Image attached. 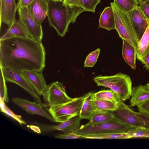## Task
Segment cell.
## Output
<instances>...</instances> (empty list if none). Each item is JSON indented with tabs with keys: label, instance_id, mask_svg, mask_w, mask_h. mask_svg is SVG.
I'll return each mask as SVG.
<instances>
[{
	"label": "cell",
	"instance_id": "1",
	"mask_svg": "<svg viewBox=\"0 0 149 149\" xmlns=\"http://www.w3.org/2000/svg\"><path fill=\"white\" fill-rule=\"evenodd\" d=\"M0 41V67L20 71H43L46 53L42 42L19 37Z\"/></svg>",
	"mask_w": 149,
	"mask_h": 149
},
{
	"label": "cell",
	"instance_id": "2",
	"mask_svg": "<svg viewBox=\"0 0 149 149\" xmlns=\"http://www.w3.org/2000/svg\"><path fill=\"white\" fill-rule=\"evenodd\" d=\"M85 11L76 6H64L62 1L49 0L47 16L50 26L58 36H64L70 23H74L78 15Z\"/></svg>",
	"mask_w": 149,
	"mask_h": 149
},
{
	"label": "cell",
	"instance_id": "3",
	"mask_svg": "<svg viewBox=\"0 0 149 149\" xmlns=\"http://www.w3.org/2000/svg\"><path fill=\"white\" fill-rule=\"evenodd\" d=\"M93 80L97 86L110 88L123 101L131 96L132 83L130 77L126 74L119 72L112 76L99 75Z\"/></svg>",
	"mask_w": 149,
	"mask_h": 149
},
{
	"label": "cell",
	"instance_id": "4",
	"mask_svg": "<svg viewBox=\"0 0 149 149\" xmlns=\"http://www.w3.org/2000/svg\"><path fill=\"white\" fill-rule=\"evenodd\" d=\"M110 4L114 13L116 29L119 37L130 43L136 52L139 41L129 13L121 10L113 2H111Z\"/></svg>",
	"mask_w": 149,
	"mask_h": 149
},
{
	"label": "cell",
	"instance_id": "5",
	"mask_svg": "<svg viewBox=\"0 0 149 149\" xmlns=\"http://www.w3.org/2000/svg\"><path fill=\"white\" fill-rule=\"evenodd\" d=\"M131 128L114 117L111 120L102 123L82 125L74 132L81 136L109 132L125 133Z\"/></svg>",
	"mask_w": 149,
	"mask_h": 149
},
{
	"label": "cell",
	"instance_id": "6",
	"mask_svg": "<svg viewBox=\"0 0 149 149\" xmlns=\"http://www.w3.org/2000/svg\"><path fill=\"white\" fill-rule=\"evenodd\" d=\"M84 96L76 97L71 101L49 108L48 112L55 122L61 123L79 115Z\"/></svg>",
	"mask_w": 149,
	"mask_h": 149
},
{
	"label": "cell",
	"instance_id": "7",
	"mask_svg": "<svg viewBox=\"0 0 149 149\" xmlns=\"http://www.w3.org/2000/svg\"><path fill=\"white\" fill-rule=\"evenodd\" d=\"M42 95L45 104L49 108L65 104L74 99L67 95L63 84L58 81L48 85Z\"/></svg>",
	"mask_w": 149,
	"mask_h": 149
},
{
	"label": "cell",
	"instance_id": "8",
	"mask_svg": "<svg viewBox=\"0 0 149 149\" xmlns=\"http://www.w3.org/2000/svg\"><path fill=\"white\" fill-rule=\"evenodd\" d=\"M1 68L6 82L15 83L27 91L33 98L35 102L41 103L40 95L23 75L22 71L6 68Z\"/></svg>",
	"mask_w": 149,
	"mask_h": 149
},
{
	"label": "cell",
	"instance_id": "9",
	"mask_svg": "<svg viewBox=\"0 0 149 149\" xmlns=\"http://www.w3.org/2000/svg\"><path fill=\"white\" fill-rule=\"evenodd\" d=\"M19 20L26 27L32 38L40 42L43 37L41 24H38L31 15L27 7L17 9Z\"/></svg>",
	"mask_w": 149,
	"mask_h": 149
},
{
	"label": "cell",
	"instance_id": "10",
	"mask_svg": "<svg viewBox=\"0 0 149 149\" xmlns=\"http://www.w3.org/2000/svg\"><path fill=\"white\" fill-rule=\"evenodd\" d=\"M114 117L128 125L131 127H142L136 116L134 111L132 110L121 100L115 111H109Z\"/></svg>",
	"mask_w": 149,
	"mask_h": 149
},
{
	"label": "cell",
	"instance_id": "11",
	"mask_svg": "<svg viewBox=\"0 0 149 149\" xmlns=\"http://www.w3.org/2000/svg\"><path fill=\"white\" fill-rule=\"evenodd\" d=\"M12 101L29 114L38 115L45 118L52 122H55L50 114L43 109L41 103L31 102L27 99L18 97L13 98Z\"/></svg>",
	"mask_w": 149,
	"mask_h": 149
},
{
	"label": "cell",
	"instance_id": "12",
	"mask_svg": "<svg viewBox=\"0 0 149 149\" xmlns=\"http://www.w3.org/2000/svg\"><path fill=\"white\" fill-rule=\"evenodd\" d=\"M129 13L139 41L148 27L149 20L139 6L134 8Z\"/></svg>",
	"mask_w": 149,
	"mask_h": 149
},
{
	"label": "cell",
	"instance_id": "13",
	"mask_svg": "<svg viewBox=\"0 0 149 149\" xmlns=\"http://www.w3.org/2000/svg\"><path fill=\"white\" fill-rule=\"evenodd\" d=\"M1 22L10 26L15 19L17 8L15 0H0Z\"/></svg>",
	"mask_w": 149,
	"mask_h": 149
},
{
	"label": "cell",
	"instance_id": "14",
	"mask_svg": "<svg viewBox=\"0 0 149 149\" xmlns=\"http://www.w3.org/2000/svg\"><path fill=\"white\" fill-rule=\"evenodd\" d=\"M49 0H35L28 6V10L36 22L41 24L47 16Z\"/></svg>",
	"mask_w": 149,
	"mask_h": 149
},
{
	"label": "cell",
	"instance_id": "15",
	"mask_svg": "<svg viewBox=\"0 0 149 149\" xmlns=\"http://www.w3.org/2000/svg\"><path fill=\"white\" fill-rule=\"evenodd\" d=\"M22 73L40 95H42L47 85L42 72L34 71L23 70Z\"/></svg>",
	"mask_w": 149,
	"mask_h": 149
},
{
	"label": "cell",
	"instance_id": "16",
	"mask_svg": "<svg viewBox=\"0 0 149 149\" xmlns=\"http://www.w3.org/2000/svg\"><path fill=\"white\" fill-rule=\"evenodd\" d=\"M81 119L78 116L56 125H49L44 128V131H62L64 133L74 132L80 127Z\"/></svg>",
	"mask_w": 149,
	"mask_h": 149
},
{
	"label": "cell",
	"instance_id": "17",
	"mask_svg": "<svg viewBox=\"0 0 149 149\" xmlns=\"http://www.w3.org/2000/svg\"><path fill=\"white\" fill-rule=\"evenodd\" d=\"M31 38V36L25 26L19 20L16 19L0 38V40L13 37Z\"/></svg>",
	"mask_w": 149,
	"mask_h": 149
},
{
	"label": "cell",
	"instance_id": "18",
	"mask_svg": "<svg viewBox=\"0 0 149 149\" xmlns=\"http://www.w3.org/2000/svg\"><path fill=\"white\" fill-rule=\"evenodd\" d=\"M94 93L89 92L84 96L82 106L79 115L81 119L90 120L95 113L99 111L95 106L93 102Z\"/></svg>",
	"mask_w": 149,
	"mask_h": 149
},
{
	"label": "cell",
	"instance_id": "19",
	"mask_svg": "<svg viewBox=\"0 0 149 149\" xmlns=\"http://www.w3.org/2000/svg\"><path fill=\"white\" fill-rule=\"evenodd\" d=\"M130 106H138L149 99V89L146 85H139L132 88Z\"/></svg>",
	"mask_w": 149,
	"mask_h": 149
},
{
	"label": "cell",
	"instance_id": "20",
	"mask_svg": "<svg viewBox=\"0 0 149 149\" xmlns=\"http://www.w3.org/2000/svg\"><path fill=\"white\" fill-rule=\"evenodd\" d=\"M99 28L108 31L116 29L114 16L111 6L105 8L101 13L99 20Z\"/></svg>",
	"mask_w": 149,
	"mask_h": 149
},
{
	"label": "cell",
	"instance_id": "21",
	"mask_svg": "<svg viewBox=\"0 0 149 149\" xmlns=\"http://www.w3.org/2000/svg\"><path fill=\"white\" fill-rule=\"evenodd\" d=\"M123 40L122 55L125 62L133 69L136 68V54L134 48L128 42Z\"/></svg>",
	"mask_w": 149,
	"mask_h": 149
},
{
	"label": "cell",
	"instance_id": "22",
	"mask_svg": "<svg viewBox=\"0 0 149 149\" xmlns=\"http://www.w3.org/2000/svg\"><path fill=\"white\" fill-rule=\"evenodd\" d=\"M149 53V24L141 38L136 52L137 58L142 63L144 58Z\"/></svg>",
	"mask_w": 149,
	"mask_h": 149
},
{
	"label": "cell",
	"instance_id": "23",
	"mask_svg": "<svg viewBox=\"0 0 149 149\" xmlns=\"http://www.w3.org/2000/svg\"><path fill=\"white\" fill-rule=\"evenodd\" d=\"M83 139H127L131 136L126 133L109 132L82 136Z\"/></svg>",
	"mask_w": 149,
	"mask_h": 149
},
{
	"label": "cell",
	"instance_id": "24",
	"mask_svg": "<svg viewBox=\"0 0 149 149\" xmlns=\"http://www.w3.org/2000/svg\"><path fill=\"white\" fill-rule=\"evenodd\" d=\"M93 99L110 101L118 104L122 100L119 96L111 90H104L94 93Z\"/></svg>",
	"mask_w": 149,
	"mask_h": 149
},
{
	"label": "cell",
	"instance_id": "25",
	"mask_svg": "<svg viewBox=\"0 0 149 149\" xmlns=\"http://www.w3.org/2000/svg\"><path fill=\"white\" fill-rule=\"evenodd\" d=\"M114 118L113 114L109 111L99 110L94 113L86 124L92 125L102 123L111 120Z\"/></svg>",
	"mask_w": 149,
	"mask_h": 149
},
{
	"label": "cell",
	"instance_id": "26",
	"mask_svg": "<svg viewBox=\"0 0 149 149\" xmlns=\"http://www.w3.org/2000/svg\"><path fill=\"white\" fill-rule=\"evenodd\" d=\"M93 104L96 109L104 111H113L116 110L118 104L108 100L101 99H93Z\"/></svg>",
	"mask_w": 149,
	"mask_h": 149
},
{
	"label": "cell",
	"instance_id": "27",
	"mask_svg": "<svg viewBox=\"0 0 149 149\" xmlns=\"http://www.w3.org/2000/svg\"><path fill=\"white\" fill-rule=\"evenodd\" d=\"M114 4L121 10L130 12L138 6L137 0H114Z\"/></svg>",
	"mask_w": 149,
	"mask_h": 149
},
{
	"label": "cell",
	"instance_id": "28",
	"mask_svg": "<svg viewBox=\"0 0 149 149\" xmlns=\"http://www.w3.org/2000/svg\"><path fill=\"white\" fill-rule=\"evenodd\" d=\"M100 2V0H78L75 6L83 9L85 11L95 12L97 6Z\"/></svg>",
	"mask_w": 149,
	"mask_h": 149
},
{
	"label": "cell",
	"instance_id": "29",
	"mask_svg": "<svg viewBox=\"0 0 149 149\" xmlns=\"http://www.w3.org/2000/svg\"><path fill=\"white\" fill-rule=\"evenodd\" d=\"M125 133L128 134L131 138H149V129L142 127H132Z\"/></svg>",
	"mask_w": 149,
	"mask_h": 149
},
{
	"label": "cell",
	"instance_id": "30",
	"mask_svg": "<svg viewBox=\"0 0 149 149\" xmlns=\"http://www.w3.org/2000/svg\"><path fill=\"white\" fill-rule=\"evenodd\" d=\"M1 111L18 122L21 125H26V122L23 120L21 116L14 113L6 105L5 102L0 101Z\"/></svg>",
	"mask_w": 149,
	"mask_h": 149
},
{
	"label": "cell",
	"instance_id": "31",
	"mask_svg": "<svg viewBox=\"0 0 149 149\" xmlns=\"http://www.w3.org/2000/svg\"><path fill=\"white\" fill-rule=\"evenodd\" d=\"M6 81L3 74L1 68L0 72V101L8 102L9 99L8 95Z\"/></svg>",
	"mask_w": 149,
	"mask_h": 149
},
{
	"label": "cell",
	"instance_id": "32",
	"mask_svg": "<svg viewBox=\"0 0 149 149\" xmlns=\"http://www.w3.org/2000/svg\"><path fill=\"white\" fill-rule=\"evenodd\" d=\"M100 52V49L98 48L89 54L85 61L84 67H93L97 62Z\"/></svg>",
	"mask_w": 149,
	"mask_h": 149
},
{
	"label": "cell",
	"instance_id": "33",
	"mask_svg": "<svg viewBox=\"0 0 149 149\" xmlns=\"http://www.w3.org/2000/svg\"><path fill=\"white\" fill-rule=\"evenodd\" d=\"M134 113L142 126L149 129V114L141 112Z\"/></svg>",
	"mask_w": 149,
	"mask_h": 149
},
{
	"label": "cell",
	"instance_id": "34",
	"mask_svg": "<svg viewBox=\"0 0 149 149\" xmlns=\"http://www.w3.org/2000/svg\"><path fill=\"white\" fill-rule=\"evenodd\" d=\"M55 137L56 138L64 139H83L82 136L74 132L57 134L55 135Z\"/></svg>",
	"mask_w": 149,
	"mask_h": 149
},
{
	"label": "cell",
	"instance_id": "35",
	"mask_svg": "<svg viewBox=\"0 0 149 149\" xmlns=\"http://www.w3.org/2000/svg\"><path fill=\"white\" fill-rule=\"evenodd\" d=\"M139 6L147 19L149 20V0L140 4Z\"/></svg>",
	"mask_w": 149,
	"mask_h": 149
},
{
	"label": "cell",
	"instance_id": "36",
	"mask_svg": "<svg viewBox=\"0 0 149 149\" xmlns=\"http://www.w3.org/2000/svg\"><path fill=\"white\" fill-rule=\"evenodd\" d=\"M139 112H143L149 114V99L137 106Z\"/></svg>",
	"mask_w": 149,
	"mask_h": 149
},
{
	"label": "cell",
	"instance_id": "37",
	"mask_svg": "<svg viewBox=\"0 0 149 149\" xmlns=\"http://www.w3.org/2000/svg\"><path fill=\"white\" fill-rule=\"evenodd\" d=\"M35 0H18L17 3V8L27 7Z\"/></svg>",
	"mask_w": 149,
	"mask_h": 149
},
{
	"label": "cell",
	"instance_id": "38",
	"mask_svg": "<svg viewBox=\"0 0 149 149\" xmlns=\"http://www.w3.org/2000/svg\"><path fill=\"white\" fill-rule=\"evenodd\" d=\"M78 0H63L62 4L64 6H75Z\"/></svg>",
	"mask_w": 149,
	"mask_h": 149
},
{
	"label": "cell",
	"instance_id": "39",
	"mask_svg": "<svg viewBox=\"0 0 149 149\" xmlns=\"http://www.w3.org/2000/svg\"><path fill=\"white\" fill-rule=\"evenodd\" d=\"M142 63L144 64V67L147 69L149 70V53H148L144 58Z\"/></svg>",
	"mask_w": 149,
	"mask_h": 149
},
{
	"label": "cell",
	"instance_id": "40",
	"mask_svg": "<svg viewBox=\"0 0 149 149\" xmlns=\"http://www.w3.org/2000/svg\"><path fill=\"white\" fill-rule=\"evenodd\" d=\"M30 129L35 132L38 134H40L41 130L38 127L33 125H30L29 126Z\"/></svg>",
	"mask_w": 149,
	"mask_h": 149
},
{
	"label": "cell",
	"instance_id": "41",
	"mask_svg": "<svg viewBox=\"0 0 149 149\" xmlns=\"http://www.w3.org/2000/svg\"><path fill=\"white\" fill-rule=\"evenodd\" d=\"M148 0H139L138 1V4H141L142 3H143L146 1H147Z\"/></svg>",
	"mask_w": 149,
	"mask_h": 149
},
{
	"label": "cell",
	"instance_id": "42",
	"mask_svg": "<svg viewBox=\"0 0 149 149\" xmlns=\"http://www.w3.org/2000/svg\"><path fill=\"white\" fill-rule=\"evenodd\" d=\"M54 1H63V0H51Z\"/></svg>",
	"mask_w": 149,
	"mask_h": 149
},
{
	"label": "cell",
	"instance_id": "43",
	"mask_svg": "<svg viewBox=\"0 0 149 149\" xmlns=\"http://www.w3.org/2000/svg\"><path fill=\"white\" fill-rule=\"evenodd\" d=\"M146 85L147 88L149 89V82L147 83Z\"/></svg>",
	"mask_w": 149,
	"mask_h": 149
},
{
	"label": "cell",
	"instance_id": "44",
	"mask_svg": "<svg viewBox=\"0 0 149 149\" xmlns=\"http://www.w3.org/2000/svg\"><path fill=\"white\" fill-rule=\"evenodd\" d=\"M138 0V1L139 0Z\"/></svg>",
	"mask_w": 149,
	"mask_h": 149
}]
</instances>
